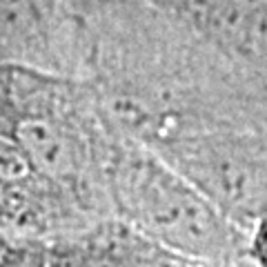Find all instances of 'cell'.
I'll use <instances>...</instances> for the list:
<instances>
[{
	"label": "cell",
	"mask_w": 267,
	"mask_h": 267,
	"mask_svg": "<svg viewBox=\"0 0 267 267\" xmlns=\"http://www.w3.org/2000/svg\"><path fill=\"white\" fill-rule=\"evenodd\" d=\"M121 205L125 223L189 261L225 267L238 258L241 229L212 201L161 167H131L121 183Z\"/></svg>",
	"instance_id": "obj_1"
},
{
	"label": "cell",
	"mask_w": 267,
	"mask_h": 267,
	"mask_svg": "<svg viewBox=\"0 0 267 267\" xmlns=\"http://www.w3.org/2000/svg\"><path fill=\"white\" fill-rule=\"evenodd\" d=\"M54 267H207L171 252L129 223L89 225L51 241Z\"/></svg>",
	"instance_id": "obj_2"
},
{
	"label": "cell",
	"mask_w": 267,
	"mask_h": 267,
	"mask_svg": "<svg viewBox=\"0 0 267 267\" xmlns=\"http://www.w3.org/2000/svg\"><path fill=\"white\" fill-rule=\"evenodd\" d=\"M47 14V0H0V42L22 49L27 31H36Z\"/></svg>",
	"instance_id": "obj_3"
},
{
	"label": "cell",
	"mask_w": 267,
	"mask_h": 267,
	"mask_svg": "<svg viewBox=\"0 0 267 267\" xmlns=\"http://www.w3.org/2000/svg\"><path fill=\"white\" fill-rule=\"evenodd\" d=\"M16 123H18L16 94H14V89L0 78V136L14 141Z\"/></svg>",
	"instance_id": "obj_4"
},
{
	"label": "cell",
	"mask_w": 267,
	"mask_h": 267,
	"mask_svg": "<svg viewBox=\"0 0 267 267\" xmlns=\"http://www.w3.org/2000/svg\"><path fill=\"white\" fill-rule=\"evenodd\" d=\"M247 252L258 267H267V209L256 218V227L247 241Z\"/></svg>",
	"instance_id": "obj_5"
}]
</instances>
